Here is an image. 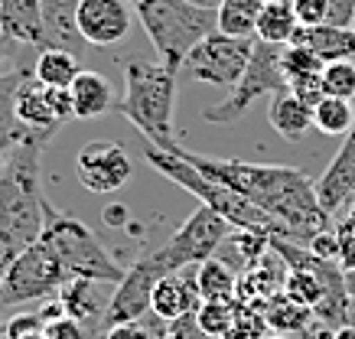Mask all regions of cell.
<instances>
[{
  "mask_svg": "<svg viewBox=\"0 0 355 339\" xmlns=\"http://www.w3.org/2000/svg\"><path fill=\"white\" fill-rule=\"evenodd\" d=\"M186 164L209 180H216L222 186L235 189L238 196L254 202L261 212H268L270 235L293 245H310L320 232L333 229V216H326V209L316 199V183L297 166L280 164H245V160H222V157H205L193 153L186 147H173Z\"/></svg>",
  "mask_w": 355,
  "mask_h": 339,
  "instance_id": "6da1fadb",
  "label": "cell"
},
{
  "mask_svg": "<svg viewBox=\"0 0 355 339\" xmlns=\"http://www.w3.org/2000/svg\"><path fill=\"white\" fill-rule=\"evenodd\" d=\"M43 153L46 141H26L13 147L0 166V277L46 229Z\"/></svg>",
  "mask_w": 355,
  "mask_h": 339,
  "instance_id": "7a4b0ae2",
  "label": "cell"
},
{
  "mask_svg": "<svg viewBox=\"0 0 355 339\" xmlns=\"http://www.w3.org/2000/svg\"><path fill=\"white\" fill-rule=\"evenodd\" d=\"M176 85H180V72L163 62H144V59L124 62V98L114 105V111L124 114L147 137V144L160 150L176 147L173 137Z\"/></svg>",
  "mask_w": 355,
  "mask_h": 339,
  "instance_id": "3957f363",
  "label": "cell"
},
{
  "mask_svg": "<svg viewBox=\"0 0 355 339\" xmlns=\"http://www.w3.org/2000/svg\"><path fill=\"white\" fill-rule=\"evenodd\" d=\"M134 10L147 40L160 53V62L176 72L183 69L186 55L218 30V10H205L189 0H137Z\"/></svg>",
  "mask_w": 355,
  "mask_h": 339,
  "instance_id": "277c9868",
  "label": "cell"
},
{
  "mask_svg": "<svg viewBox=\"0 0 355 339\" xmlns=\"http://www.w3.org/2000/svg\"><path fill=\"white\" fill-rule=\"evenodd\" d=\"M144 157H147V164L160 176H166L176 186H183L186 193L196 196L202 206L216 209L232 229H268V232L274 229L268 219V212H261L254 202H248L245 196H238L235 189H228V186H222V183H216V180L202 176L193 164H186L176 150H160V147L147 144V147H144Z\"/></svg>",
  "mask_w": 355,
  "mask_h": 339,
  "instance_id": "5b68a950",
  "label": "cell"
},
{
  "mask_svg": "<svg viewBox=\"0 0 355 339\" xmlns=\"http://www.w3.org/2000/svg\"><path fill=\"white\" fill-rule=\"evenodd\" d=\"M43 238L49 241V248L55 252V258L62 261L69 281L85 277V281H98V284H121L124 268L118 264V258L92 235L88 225H82L72 216H62L49 206L46 212V229Z\"/></svg>",
  "mask_w": 355,
  "mask_h": 339,
  "instance_id": "8992f818",
  "label": "cell"
},
{
  "mask_svg": "<svg viewBox=\"0 0 355 339\" xmlns=\"http://www.w3.org/2000/svg\"><path fill=\"white\" fill-rule=\"evenodd\" d=\"M62 284H69V274L49 248V241L40 235V241H33L26 252L17 254L0 277V310L46 300V297L59 294Z\"/></svg>",
  "mask_w": 355,
  "mask_h": 339,
  "instance_id": "52a82bcc",
  "label": "cell"
},
{
  "mask_svg": "<svg viewBox=\"0 0 355 339\" xmlns=\"http://www.w3.org/2000/svg\"><path fill=\"white\" fill-rule=\"evenodd\" d=\"M280 49L284 46L264 43V40H254V53H251V62H248L245 76L238 78L232 92L225 98L212 105V108L202 111V118L209 124H235L248 114L251 101L261 98V95H277L287 88V78H284V69H280Z\"/></svg>",
  "mask_w": 355,
  "mask_h": 339,
  "instance_id": "ba28073f",
  "label": "cell"
},
{
  "mask_svg": "<svg viewBox=\"0 0 355 339\" xmlns=\"http://www.w3.org/2000/svg\"><path fill=\"white\" fill-rule=\"evenodd\" d=\"M232 225H228L216 209H209L199 202L193 216L180 225V229L170 235V241L153 252V258L163 264L166 274H176L189 268V264H202L209 258H216V252L222 248V241L232 235Z\"/></svg>",
  "mask_w": 355,
  "mask_h": 339,
  "instance_id": "9c48e42d",
  "label": "cell"
},
{
  "mask_svg": "<svg viewBox=\"0 0 355 339\" xmlns=\"http://www.w3.org/2000/svg\"><path fill=\"white\" fill-rule=\"evenodd\" d=\"M254 40L258 36H228L222 30H216V33L205 36L202 43L186 55L180 76L202 82V85L232 88L238 78L245 76L248 62H251Z\"/></svg>",
  "mask_w": 355,
  "mask_h": 339,
  "instance_id": "30bf717a",
  "label": "cell"
},
{
  "mask_svg": "<svg viewBox=\"0 0 355 339\" xmlns=\"http://www.w3.org/2000/svg\"><path fill=\"white\" fill-rule=\"evenodd\" d=\"M160 277H166V271L153 258V252L140 254L137 261L128 268V274L121 277V284H114V294H111L105 320H101V333L111 327H121V323H134V320L150 317V297Z\"/></svg>",
  "mask_w": 355,
  "mask_h": 339,
  "instance_id": "8fae6325",
  "label": "cell"
},
{
  "mask_svg": "<svg viewBox=\"0 0 355 339\" xmlns=\"http://www.w3.org/2000/svg\"><path fill=\"white\" fill-rule=\"evenodd\" d=\"M134 164H130L124 144L118 141H88L78 147L76 153V176L88 193H118L121 186H128Z\"/></svg>",
  "mask_w": 355,
  "mask_h": 339,
  "instance_id": "7c38bea8",
  "label": "cell"
},
{
  "mask_svg": "<svg viewBox=\"0 0 355 339\" xmlns=\"http://www.w3.org/2000/svg\"><path fill=\"white\" fill-rule=\"evenodd\" d=\"M130 0H78V30L88 46H114L130 30Z\"/></svg>",
  "mask_w": 355,
  "mask_h": 339,
  "instance_id": "4fadbf2b",
  "label": "cell"
},
{
  "mask_svg": "<svg viewBox=\"0 0 355 339\" xmlns=\"http://www.w3.org/2000/svg\"><path fill=\"white\" fill-rule=\"evenodd\" d=\"M202 304L199 297V264H189L183 271L166 274L157 281L150 297V313L163 323H176V320L196 313Z\"/></svg>",
  "mask_w": 355,
  "mask_h": 339,
  "instance_id": "5bb4252c",
  "label": "cell"
},
{
  "mask_svg": "<svg viewBox=\"0 0 355 339\" xmlns=\"http://www.w3.org/2000/svg\"><path fill=\"white\" fill-rule=\"evenodd\" d=\"M13 111H17L23 128L30 131V137H36V141L49 144L55 137V131L62 128V121L55 118L53 101H49V88L33 76V69L20 78V85L13 92Z\"/></svg>",
  "mask_w": 355,
  "mask_h": 339,
  "instance_id": "9a60e30c",
  "label": "cell"
},
{
  "mask_svg": "<svg viewBox=\"0 0 355 339\" xmlns=\"http://www.w3.org/2000/svg\"><path fill=\"white\" fill-rule=\"evenodd\" d=\"M316 199L326 209V216H339L355 199V124L345 134L343 147L336 150L333 164L316 180Z\"/></svg>",
  "mask_w": 355,
  "mask_h": 339,
  "instance_id": "2e32d148",
  "label": "cell"
},
{
  "mask_svg": "<svg viewBox=\"0 0 355 339\" xmlns=\"http://www.w3.org/2000/svg\"><path fill=\"white\" fill-rule=\"evenodd\" d=\"M85 36L78 30V0H43V49H65L72 55L85 53Z\"/></svg>",
  "mask_w": 355,
  "mask_h": 339,
  "instance_id": "e0dca14e",
  "label": "cell"
},
{
  "mask_svg": "<svg viewBox=\"0 0 355 339\" xmlns=\"http://www.w3.org/2000/svg\"><path fill=\"white\" fill-rule=\"evenodd\" d=\"M108 300L111 297H105V284L85 281V277H76L59 290V304L65 306V317L78 320L82 327H92L98 336H101V320H105Z\"/></svg>",
  "mask_w": 355,
  "mask_h": 339,
  "instance_id": "ac0fdd59",
  "label": "cell"
},
{
  "mask_svg": "<svg viewBox=\"0 0 355 339\" xmlns=\"http://www.w3.org/2000/svg\"><path fill=\"white\" fill-rule=\"evenodd\" d=\"M287 46H306L310 53H316L326 62H343V59H352L355 55V30L352 26H333V23H323V26H297V33Z\"/></svg>",
  "mask_w": 355,
  "mask_h": 339,
  "instance_id": "d6986e66",
  "label": "cell"
},
{
  "mask_svg": "<svg viewBox=\"0 0 355 339\" xmlns=\"http://www.w3.org/2000/svg\"><path fill=\"white\" fill-rule=\"evenodd\" d=\"M0 33L17 46L43 43V0H0Z\"/></svg>",
  "mask_w": 355,
  "mask_h": 339,
  "instance_id": "ffe728a7",
  "label": "cell"
},
{
  "mask_svg": "<svg viewBox=\"0 0 355 339\" xmlns=\"http://www.w3.org/2000/svg\"><path fill=\"white\" fill-rule=\"evenodd\" d=\"M268 121L284 141L297 144V141H303V134L313 128V108H306L291 88H284V92H277V95H270Z\"/></svg>",
  "mask_w": 355,
  "mask_h": 339,
  "instance_id": "44dd1931",
  "label": "cell"
},
{
  "mask_svg": "<svg viewBox=\"0 0 355 339\" xmlns=\"http://www.w3.org/2000/svg\"><path fill=\"white\" fill-rule=\"evenodd\" d=\"M69 95H72L76 118H98V114L114 111L111 82L101 76V72H92V69H82V72H78L76 82L69 85Z\"/></svg>",
  "mask_w": 355,
  "mask_h": 339,
  "instance_id": "7402d4cb",
  "label": "cell"
},
{
  "mask_svg": "<svg viewBox=\"0 0 355 339\" xmlns=\"http://www.w3.org/2000/svg\"><path fill=\"white\" fill-rule=\"evenodd\" d=\"M26 72H30V69L17 62L10 72L0 76V153L13 150V147H20V144H26V141H36V137H30V131L23 128L20 118H17V111H13V92H17V85H20V78L26 76Z\"/></svg>",
  "mask_w": 355,
  "mask_h": 339,
  "instance_id": "603a6c76",
  "label": "cell"
},
{
  "mask_svg": "<svg viewBox=\"0 0 355 339\" xmlns=\"http://www.w3.org/2000/svg\"><path fill=\"white\" fill-rule=\"evenodd\" d=\"M261 310H264V320H268L270 333H284V336H297L313 320L310 306L297 304V300H293L291 294H284V290H277L270 300H264Z\"/></svg>",
  "mask_w": 355,
  "mask_h": 339,
  "instance_id": "cb8c5ba5",
  "label": "cell"
},
{
  "mask_svg": "<svg viewBox=\"0 0 355 339\" xmlns=\"http://www.w3.org/2000/svg\"><path fill=\"white\" fill-rule=\"evenodd\" d=\"M78 72H82L78 69V55L65 53V49H43L40 59L33 62V76L49 88H69Z\"/></svg>",
  "mask_w": 355,
  "mask_h": 339,
  "instance_id": "d4e9b609",
  "label": "cell"
},
{
  "mask_svg": "<svg viewBox=\"0 0 355 339\" xmlns=\"http://www.w3.org/2000/svg\"><path fill=\"white\" fill-rule=\"evenodd\" d=\"M297 13H293L291 3H264V10L258 17V26H254V36L264 40V43L274 46H287L297 33Z\"/></svg>",
  "mask_w": 355,
  "mask_h": 339,
  "instance_id": "484cf974",
  "label": "cell"
},
{
  "mask_svg": "<svg viewBox=\"0 0 355 339\" xmlns=\"http://www.w3.org/2000/svg\"><path fill=\"white\" fill-rule=\"evenodd\" d=\"M199 297L205 300H238V274L222 258L199 264Z\"/></svg>",
  "mask_w": 355,
  "mask_h": 339,
  "instance_id": "4316f807",
  "label": "cell"
},
{
  "mask_svg": "<svg viewBox=\"0 0 355 339\" xmlns=\"http://www.w3.org/2000/svg\"><path fill=\"white\" fill-rule=\"evenodd\" d=\"M264 0H222L218 7V30L228 36H254Z\"/></svg>",
  "mask_w": 355,
  "mask_h": 339,
  "instance_id": "83f0119b",
  "label": "cell"
},
{
  "mask_svg": "<svg viewBox=\"0 0 355 339\" xmlns=\"http://www.w3.org/2000/svg\"><path fill=\"white\" fill-rule=\"evenodd\" d=\"M355 124V105L345 98H329L326 95L316 108H313V128L326 137H345Z\"/></svg>",
  "mask_w": 355,
  "mask_h": 339,
  "instance_id": "f1b7e54d",
  "label": "cell"
},
{
  "mask_svg": "<svg viewBox=\"0 0 355 339\" xmlns=\"http://www.w3.org/2000/svg\"><path fill=\"white\" fill-rule=\"evenodd\" d=\"M235 313H238V300H205V304H199V310H196V323H199V329H205L209 336L225 339L232 323H235Z\"/></svg>",
  "mask_w": 355,
  "mask_h": 339,
  "instance_id": "f546056e",
  "label": "cell"
},
{
  "mask_svg": "<svg viewBox=\"0 0 355 339\" xmlns=\"http://www.w3.org/2000/svg\"><path fill=\"white\" fill-rule=\"evenodd\" d=\"M320 78H323V95H329V98H345V101L355 98V62L352 59L326 62Z\"/></svg>",
  "mask_w": 355,
  "mask_h": 339,
  "instance_id": "4dcf8cb0",
  "label": "cell"
},
{
  "mask_svg": "<svg viewBox=\"0 0 355 339\" xmlns=\"http://www.w3.org/2000/svg\"><path fill=\"white\" fill-rule=\"evenodd\" d=\"M280 69L284 78H300V76H320L323 72V59L316 53H310L306 46H284L280 49Z\"/></svg>",
  "mask_w": 355,
  "mask_h": 339,
  "instance_id": "1f68e13d",
  "label": "cell"
},
{
  "mask_svg": "<svg viewBox=\"0 0 355 339\" xmlns=\"http://www.w3.org/2000/svg\"><path fill=\"white\" fill-rule=\"evenodd\" d=\"M268 329L270 327H268V320H264V310H261V306H251V304H241V300H238L235 323H232L225 339H264Z\"/></svg>",
  "mask_w": 355,
  "mask_h": 339,
  "instance_id": "d6a6232c",
  "label": "cell"
},
{
  "mask_svg": "<svg viewBox=\"0 0 355 339\" xmlns=\"http://www.w3.org/2000/svg\"><path fill=\"white\" fill-rule=\"evenodd\" d=\"M336 238H339V268L345 274L355 271V202L339 212V222H336Z\"/></svg>",
  "mask_w": 355,
  "mask_h": 339,
  "instance_id": "836d02e7",
  "label": "cell"
},
{
  "mask_svg": "<svg viewBox=\"0 0 355 339\" xmlns=\"http://www.w3.org/2000/svg\"><path fill=\"white\" fill-rule=\"evenodd\" d=\"M170 323H163L150 313L147 320H134V323H121V327H111L101 333V339H160L163 329Z\"/></svg>",
  "mask_w": 355,
  "mask_h": 339,
  "instance_id": "e575fe53",
  "label": "cell"
},
{
  "mask_svg": "<svg viewBox=\"0 0 355 339\" xmlns=\"http://www.w3.org/2000/svg\"><path fill=\"white\" fill-rule=\"evenodd\" d=\"M287 88H291V92L303 101V105H306V108H316V105L326 98V95H323V78H320V76L291 78V82H287Z\"/></svg>",
  "mask_w": 355,
  "mask_h": 339,
  "instance_id": "d590c367",
  "label": "cell"
},
{
  "mask_svg": "<svg viewBox=\"0 0 355 339\" xmlns=\"http://www.w3.org/2000/svg\"><path fill=\"white\" fill-rule=\"evenodd\" d=\"M40 329H46L40 310L36 313H13L3 323V339H23V336H30V333H40Z\"/></svg>",
  "mask_w": 355,
  "mask_h": 339,
  "instance_id": "8d00e7d4",
  "label": "cell"
},
{
  "mask_svg": "<svg viewBox=\"0 0 355 339\" xmlns=\"http://www.w3.org/2000/svg\"><path fill=\"white\" fill-rule=\"evenodd\" d=\"M291 7L300 26H323L326 23V0H293Z\"/></svg>",
  "mask_w": 355,
  "mask_h": 339,
  "instance_id": "74e56055",
  "label": "cell"
},
{
  "mask_svg": "<svg viewBox=\"0 0 355 339\" xmlns=\"http://www.w3.org/2000/svg\"><path fill=\"white\" fill-rule=\"evenodd\" d=\"M46 336L49 339H101V336H88V329L72 317H62L46 327Z\"/></svg>",
  "mask_w": 355,
  "mask_h": 339,
  "instance_id": "f35d334b",
  "label": "cell"
},
{
  "mask_svg": "<svg viewBox=\"0 0 355 339\" xmlns=\"http://www.w3.org/2000/svg\"><path fill=\"white\" fill-rule=\"evenodd\" d=\"M313 254H320V258H329V261H339V238H336V229H326L320 232L316 238L306 245Z\"/></svg>",
  "mask_w": 355,
  "mask_h": 339,
  "instance_id": "ab89813d",
  "label": "cell"
},
{
  "mask_svg": "<svg viewBox=\"0 0 355 339\" xmlns=\"http://www.w3.org/2000/svg\"><path fill=\"white\" fill-rule=\"evenodd\" d=\"M355 0H326V23L333 26H352Z\"/></svg>",
  "mask_w": 355,
  "mask_h": 339,
  "instance_id": "60d3db41",
  "label": "cell"
},
{
  "mask_svg": "<svg viewBox=\"0 0 355 339\" xmlns=\"http://www.w3.org/2000/svg\"><path fill=\"white\" fill-rule=\"evenodd\" d=\"M170 336L173 339H216V336H209L205 329H199L196 313H189V317H183V320H176V323H170Z\"/></svg>",
  "mask_w": 355,
  "mask_h": 339,
  "instance_id": "b9f144b4",
  "label": "cell"
},
{
  "mask_svg": "<svg viewBox=\"0 0 355 339\" xmlns=\"http://www.w3.org/2000/svg\"><path fill=\"white\" fill-rule=\"evenodd\" d=\"M13 46H17L13 40H7V36L0 33V76L13 69Z\"/></svg>",
  "mask_w": 355,
  "mask_h": 339,
  "instance_id": "7bdbcfd3",
  "label": "cell"
},
{
  "mask_svg": "<svg viewBox=\"0 0 355 339\" xmlns=\"http://www.w3.org/2000/svg\"><path fill=\"white\" fill-rule=\"evenodd\" d=\"M333 339H355V327L352 323H345V327H339L333 333Z\"/></svg>",
  "mask_w": 355,
  "mask_h": 339,
  "instance_id": "ee69618b",
  "label": "cell"
},
{
  "mask_svg": "<svg viewBox=\"0 0 355 339\" xmlns=\"http://www.w3.org/2000/svg\"><path fill=\"white\" fill-rule=\"evenodd\" d=\"M189 3H196V7H205V10H218V7H222V0H189Z\"/></svg>",
  "mask_w": 355,
  "mask_h": 339,
  "instance_id": "f6af8a7d",
  "label": "cell"
},
{
  "mask_svg": "<svg viewBox=\"0 0 355 339\" xmlns=\"http://www.w3.org/2000/svg\"><path fill=\"white\" fill-rule=\"evenodd\" d=\"M23 339H49V336H46V329H40V333H30V336H23Z\"/></svg>",
  "mask_w": 355,
  "mask_h": 339,
  "instance_id": "bcb514c9",
  "label": "cell"
},
{
  "mask_svg": "<svg viewBox=\"0 0 355 339\" xmlns=\"http://www.w3.org/2000/svg\"><path fill=\"white\" fill-rule=\"evenodd\" d=\"M264 339H291V336H284V333H268Z\"/></svg>",
  "mask_w": 355,
  "mask_h": 339,
  "instance_id": "7dc6e473",
  "label": "cell"
},
{
  "mask_svg": "<svg viewBox=\"0 0 355 339\" xmlns=\"http://www.w3.org/2000/svg\"><path fill=\"white\" fill-rule=\"evenodd\" d=\"M264 3H293V0H264Z\"/></svg>",
  "mask_w": 355,
  "mask_h": 339,
  "instance_id": "c3c4849f",
  "label": "cell"
},
{
  "mask_svg": "<svg viewBox=\"0 0 355 339\" xmlns=\"http://www.w3.org/2000/svg\"><path fill=\"white\" fill-rule=\"evenodd\" d=\"M0 339H3V323H0Z\"/></svg>",
  "mask_w": 355,
  "mask_h": 339,
  "instance_id": "681fc988",
  "label": "cell"
},
{
  "mask_svg": "<svg viewBox=\"0 0 355 339\" xmlns=\"http://www.w3.org/2000/svg\"><path fill=\"white\" fill-rule=\"evenodd\" d=\"M352 30H355V13H352Z\"/></svg>",
  "mask_w": 355,
  "mask_h": 339,
  "instance_id": "f907efd6",
  "label": "cell"
},
{
  "mask_svg": "<svg viewBox=\"0 0 355 339\" xmlns=\"http://www.w3.org/2000/svg\"><path fill=\"white\" fill-rule=\"evenodd\" d=\"M130 3H137V0H130Z\"/></svg>",
  "mask_w": 355,
  "mask_h": 339,
  "instance_id": "816d5d0a",
  "label": "cell"
},
{
  "mask_svg": "<svg viewBox=\"0 0 355 339\" xmlns=\"http://www.w3.org/2000/svg\"><path fill=\"white\" fill-rule=\"evenodd\" d=\"M352 202H355V199H352Z\"/></svg>",
  "mask_w": 355,
  "mask_h": 339,
  "instance_id": "f5cc1de1",
  "label": "cell"
}]
</instances>
